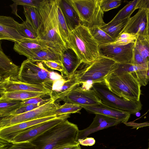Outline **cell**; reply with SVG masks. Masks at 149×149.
I'll use <instances>...</instances> for the list:
<instances>
[{
	"label": "cell",
	"instance_id": "cell-1",
	"mask_svg": "<svg viewBox=\"0 0 149 149\" xmlns=\"http://www.w3.org/2000/svg\"><path fill=\"white\" fill-rule=\"evenodd\" d=\"M60 0H42L38 8L41 24L38 32L39 43L61 54L67 48L60 34L58 8Z\"/></svg>",
	"mask_w": 149,
	"mask_h": 149
},
{
	"label": "cell",
	"instance_id": "cell-2",
	"mask_svg": "<svg viewBox=\"0 0 149 149\" xmlns=\"http://www.w3.org/2000/svg\"><path fill=\"white\" fill-rule=\"evenodd\" d=\"M79 130L76 124L67 120L48 129L31 142L37 149H61L79 143L77 141Z\"/></svg>",
	"mask_w": 149,
	"mask_h": 149
},
{
	"label": "cell",
	"instance_id": "cell-3",
	"mask_svg": "<svg viewBox=\"0 0 149 149\" xmlns=\"http://www.w3.org/2000/svg\"><path fill=\"white\" fill-rule=\"evenodd\" d=\"M66 45L74 50L82 63H89L100 56L99 45L89 29L81 24L70 32Z\"/></svg>",
	"mask_w": 149,
	"mask_h": 149
},
{
	"label": "cell",
	"instance_id": "cell-4",
	"mask_svg": "<svg viewBox=\"0 0 149 149\" xmlns=\"http://www.w3.org/2000/svg\"><path fill=\"white\" fill-rule=\"evenodd\" d=\"M44 65L41 61H24L20 68L18 80L26 84L43 85L52 91L54 82L64 76L48 70Z\"/></svg>",
	"mask_w": 149,
	"mask_h": 149
},
{
	"label": "cell",
	"instance_id": "cell-5",
	"mask_svg": "<svg viewBox=\"0 0 149 149\" xmlns=\"http://www.w3.org/2000/svg\"><path fill=\"white\" fill-rule=\"evenodd\" d=\"M109 89L119 97L130 101L140 100L141 86L135 73L112 72L104 79Z\"/></svg>",
	"mask_w": 149,
	"mask_h": 149
},
{
	"label": "cell",
	"instance_id": "cell-6",
	"mask_svg": "<svg viewBox=\"0 0 149 149\" xmlns=\"http://www.w3.org/2000/svg\"><path fill=\"white\" fill-rule=\"evenodd\" d=\"M117 63L100 55L89 63H82L81 67L74 74L80 84L88 81H91L93 83L103 82L108 75L114 71Z\"/></svg>",
	"mask_w": 149,
	"mask_h": 149
},
{
	"label": "cell",
	"instance_id": "cell-7",
	"mask_svg": "<svg viewBox=\"0 0 149 149\" xmlns=\"http://www.w3.org/2000/svg\"><path fill=\"white\" fill-rule=\"evenodd\" d=\"M79 17L81 25L90 29L101 27L106 23L104 12L100 7L101 0H70Z\"/></svg>",
	"mask_w": 149,
	"mask_h": 149
},
{
	"label": "cell",
	"instance_id": "cell-8",
	"mask_svg": "<svg viewBox=\"0 0 149 149\" xmlns=\"http://www.w3.org/2000/svg\"><path fill=\"white\" fill-rule=\"evenodd\" d=\"M92 88L102 103L108 106L135 114L142 109L140 100L130 101L120 97L112 92L104 82L93 83Z\"/></svg>",
	"mask_w": 149,
	"mask_h": 149
},
{
	"label": "cell",
	"instance_id": "cell-9",
	"mask_svg": "<svg viewBox=\"0 0 149 149\" xmlns=\"http://www.w3.org/2000/svg\"><path fill=\"white\" fill-rule=\"evenodd\" d=\"M60 106L52 98L48 102L34 110L20 114L0 118V129L21 123L55 115L54 112Z\"/></svg>",
	"mask_w": 149,
	"mask_h": 149
},
{
	"label": "cell",
	"instance_id": "cell-10",
	"mask_svg": "<svg viewBox=\"0 0 149 149\" xmlns=\"http://www.w3.org/2000/svg\"><path fill=\"white\" fill-rule=\"evenodd\" d=\"M77 104L82 107L97 106L102 103L93 89H84L78 86L72 89L63 97L57 100Z\"/></svg>",
	"mask_w": 149,
	"mask_h": 149
},
{
	"label": "cell",
	"instance_id": "cell-11",
	"mask_svg": "<svg viewBox=\"0 0 149 149\" xmlns=\"http://www.w3.org/2000/svg\"><path fill=\"white\" fill-rule=\"evenodd\" d=\"M134 43L125 45H116L109 44L99 45L100 55L111 59L117 63H131Z\"/></svg>",
	"mask_w": 149,
	"mask_h": 149
},
{
	"label": "cell",
	"instance_id": "cell-12",
	"mask_svg": "<svg viewBox=\"0 0 149 149\" xmlns=\"http://www.w3.org/2000/svg\"><path fill=\"white\" fill-rule=\"evenodd\" d=\"M70 114L61 115L55 119L36 125L16 136L14 138L12 143L31 142L48 129L67 120L70 117Z\"/></svg>",
	"mask_w": 149,
	"mask_h": 149
},
{
	"label": "cell",
	"instance_id": "cell-13",
	"mask_svg": "<svg viewBox=\"0 0 149 149\" xmlns=\"http://www.w3.org/2000/svg\"><path fill=\"white\" fill-rule=\"evenodd\" d=\"M59 116L55 115L34 119L0 129V138L12 143L14 138L19 134L36 125L55 119Z\"/></svg>",
	"mask_w": 149,
	"mask_h": 149
},
{
	"label": "cell",
	"instance_id": "cell-14",
	"mask_svg": "<svg viewBox=\"0 0 149 149\" xmlns=\"http://www.w3.org/2000/svg\"><path fill=\"white\" fill-rule=\"evenodd\" d=\"M148 10V9H139L135 15L130 18L120 34L124 33H127L136 37L147 35Z\"/></svg>",
	"mask_w": 149,
	"mask_h": 149
},
{
	"label": "cell",
	"instance_id": "cell-15",
	"mask_svg": "<svg viewBox=\"0 0 149 149\" xmlns=\"http://www.w3.org/2000/svg\"><path fill=\"white\" fill-rule=\"evenodd\" d=\"M121 123L118 120L102 114H96L91 124L88 127L79 130L77 141L84 139L93 133L115 126Z\"/></svg>",
	"mask_w": 149,
	"mask_h": 149
},
{
	"label": "cell",
	"instance_id": "cell-16",
	"mask_svg": "<svg viewBox=\"0 0 149 149\" xmlns=\"http://www.w3.org/2000/svg\"><path fill=\"white\" fill-rule=\"evenodd\" d=\"M17 91L43 93L48 94L50 96L52 92L45 86L26 84L19 80L8 79L0 81V94Z\"/></svg>",
	"mask_w": 149,
	"mask_h": 149
},
{
	"label": "cell",
	"instance_id": "cell-17",
	"mask_svg": "<svg viewBox=\"0 0 149 149\" xmlns=\"http://www.w3.org/2000/svg\"><path fill=\"white\" fill-rule=\"evenodd\" d=\"M18 23L11 17L1 15L0 40H7L15 42L25 39L18 31Z\"/></svg>",
	"mask_w": 149,
	"mask_h": 149
},
{
	"label": "cell",
	"instance_id": "cell-18",
	"mask_svg": "<svg viewBox=\"0 0 149 149\" xmlns=\"http://www.w3.org/2000/svg\"><path fill=\"white\" fill-rule=\"evenodd\" d=\"M83 108L91 113L100 114L114 118L124 124L127 122L131 114L128 112L108 106L102 102L97 106H86Z\"/></svg>",
	"mask_w": 149,
	"mask_h": 149
},
{
	"label": "cell",
	"instance_id": "cell-19",
	"mask_svg": "<svg viewBox=\"0 0 149 149\" xmlns=\"http://www.w3.org/2000/svg\"><path fill=\"white\" fill-rule=\"evenodd\" d=\"M20 68L14 64L0 48V81L6 79L18 80Z\"/></svg>",
	"mask_w": 149,
	"mask_h": 149
},
{
	"label": "cell",
	"instance_id": "cell-20",
	"mask_svg": "<svg viewBox=\"0 0 149 149\" xmlns=\"http://www.w3.org/2000/svg\"><path fill=\"white\" fill-rule=\"evenodd\" d=\"M61 61L65 76L68 77L73 74L82 64L74 50L68 47L61 54Z\"/></svg>",
	"mask_w": 149,
	"mask_h": 149
},
{
	"label": "cell",
	"instance_id": "cell-21",
	"mask_svg": "<svg viewBox=\"0 0 149 149\" xmlns=\"http://www.w3.org/2000/svg\"><path fill=\"white\" fill-rule=\"evenodd\" d=\"M59 6L70 32L81 24L79 17L70 0H60Z\"/></svg>",
	"mask_w": 149,
	"mask_h": 149
},
{
	"label": "cell",
	"instance_id": "cell-22",
	"mask_svg": "<svg viewBox=\"0 0 149 149\" xmlns=\"http://www.w3.org/2000/svg\"><path fill=\"white\" fill-rule=\"evenodd\" d=\"M48 48L40 44L37 39H25L15 42L14 50L19 54L26 56L27 59L31 56L37 50Z\"/></svg>",
	"mask_w": 149,
	"mask_h": 149
},
{
	"label": "cell",
	"instance_id": "cell-23",
	"mask_svg": "<svg viewBox=\"0 0 149 149\" xmlns=\"http://www.w3.org/2000/svg\"><path fill=\"white\" fill-rule=\"evenodd\" d=\"M80 84L74 74L67 77L61 82L58 87L52 90L50 97L55 102L65 96L74 88L79 86Z\"/></svg>",
	"mask_w": 149,
	"mask_h": 149
},
{
	"label": "cell",
	"instance_id": "cell-24",
	"mask_svg": "<svg viewBox=\"0 0 149 149\" xmlns=\"http://www.w3.org/2000/svg\"><path fill=\"white\" fill-rule=\"evenodd\" d=\"M0 95V102L9 100L24 101L32 98L39 97H43L49 95L43 93L24 91L6 92Z\"/></svg>",
	"mask_w": 149,
	"mask_h": 149
},
{
	"label": "cell",
	"instance_id": "cell-25",
	"mask_svg": "<svg viewBox=\"0 0 149 149\" xmlns=\"http://www.w3.org/2000/svg\"><path fill=\"white\" fill-rule=\"evenodd\" d=\"M61 54L48 48L39 49L27 59L33 62L52 61L57 62L62 66Z\"/></svg>",
	"mask_w": 149,
	"mask_h": 149
},
{
	"label": "cell",
	"instance_id": "cell-26",
	"mask_svg": "<svg viewBox=\"0 0 149 149\" xmlns=\"http://www.w3.org/2000/svg\"><path fill=\"white\" fill-rule=\"evenodd\" d=\"M130 18L114 22H110L100 29L113 39H116L120 34Z\"/></svg>",
	"mask_w": 149,
	"mask_h": 149
},
{
	"label": "cell",
	"instance_id": "cell-27",
	"mask_svg": "<svg viewBox=\"0 0 149 149\" xmlns=\"http://www.w3.org/2000/svg\"><path fill=\"white\" fill-rule=\"evenodd\" d=\"M23 8L26 21L32 26L38 33L41 24V18L38 8L26 6H23Z\"/></svg>",
	"mask_w": 149,
	"mask_h": 149
},
{
	"label": "cell",
	"instance_id": "cell-28",
	"mask_svg": "<svg viewBox=\"0 0 149 149\" xmlns=\"http://www.w3.org/2000/svg\"><path fill=\"white\" fill-rule=\"evenodd\" d=\"M134 46L149 68V36L146 35L137 37L134 42Z\"/></svg>",
	"mask_w": 149,
	"mask_h": 149
},
{
	"label": "cell",
	"instance_id": "cell-29",
	"mask_svg": "<svg viewBox=\"0 0 149 149\" xmlns=\"http://www.w3.org/2000/svg\"><path fill=\"white\" fill-rule=\"evenodd\" d=\"M22 101L9 100L0 102V117L2 118L10 116L21 107Z\"/></svg>",
	"mask_w": 149,
	"mask_h": 149
},
{
	"label": "cell",
	"instance_id": "cell-30",
	"mask_svg": "<svg viewBox=\"0 0 149 149\" xmlns=\"http://www.w3.org/2000/svg\"><path fill=\"white\" fill-rule=\"evenodd\" d=\"M88 29L92 36L99 45L113 42L116 40L102 30L100 27H96Z\"/></svg>",
	"mask_w": 149,
	"mask_h": 149
},
{
	"label": "cell",
	"instance_id": "cell-31",
	"mask_svg": "<svg viewBox=\"0 0 149 149\" xmlns=\"http://www.w3.org/2000/svg\"><path fill=\"white\" fill-rule=\"evenodd\" d=\"M139 0H134L128 3L117 13L110 22H113L130 18V16L136 10Z\"/></svg>",
	"mask_w": 149,
	"mask_h": 149
},
{
	"label": "cell",
	"instance_id": "cell-32",
	"mask_svg": "<svg viewBox=\"0 0 149 149\" xmlns=\"http://www.w3.org/2000/svg\"><path fill=\"white\" fill-rule=\"evenodd\" d=\"M17 28L20 35L25 39H37L38 35L37 31L26 21H23L21 24L18 23Z\"/></svg>",
	"mask_w": 149,
	"mask_h": 149
},
{
	"label": "cell",
	"instance_id": "cell-33",
	"mask_svg": "<svg viewBox=\"0 0 149 149\" xmlns=\"http://www.w3.org/2000/svg\"><path fill=\"white\" fill-rule=\"evenodd\" d=\"M83 107L80 106L70 103L65 102L54 112L55 114L58 116L64 114L79 113Z\"/></svg>",
	"mask_w": 149,
	"mask_h": 149
},
{
	"label": "cell",
	"instance_id": "cell-34",
	"mask_svg": "<svg viewBox=\"0 0 149 149\" xmlns=\"http://www.w3.org/2000/svg\"><path fill=\"white\" fill-rule=\"evenodd\" d=\"M58 17L59 32L62 38L66 45L70 32L61 10L59 6V4L58 8Z\"/></svg>",
	"mask_w": 149,
	"mask_h": 149
},
{
	"label": "cell",
	"instance_id": "cell-35",
	"mask_svg": "<svg viewBox=\"0 0 149 149\" xmlns=\"http://www.w3.org/2000/svg\"><path fill=\"white\" fill-rule=\"evenodd\" d=\"M146 68L141 65H133L130 64L117 63L116 68L113 72L116 74L127 72L136 73L138 71Z\"/></svg>",
	"mask_w": 149,
	"mask_h": 149
},
{
	"label": "cell",
	"instance_id": "cell-36",
	"mask_svg": "<svg viewBox=\"0 0 149 149\" xmlns=\"http://www.w3.org/2000/svg\"><path fill=\"white\" fill-rule=\"evenodd\" d=\"M137 37L129 33H123L117 38L115 42L109 44L116 45H125L134 43Z\"/></svg>",
	"mask_w": 149,
	"mask_h": 149
},
{
	"label": "cell",
	"instance_id": "cell-37",
	"mask_svg": "<svg viewBox=\"0 0 149 149\" xmlns=\"http://www.w3.org/2000/svg\"><path fill=\"white\" fill-rule=\"evenodd\" d=\"M52 99L50 97L49 99H46L45 101L37 104H29L22 107L13 112L9 116L17 115L34 110L48 102Z\"/></svg>",
	"mask_w": 149,
	"mask_h": 149
},
{
	"label": "cell",
	"instance_id": "cell-38",
	"mask_svg": "<svg viewBox=\"0 0 149 149\" xmlns=\"http://www.w3.org/2000/svg\"><path fill=\"white\" fill-rule=\"evenodd\" d=\"M120 0H101L100 7L104 12L118 7L121 5Z\"/></svg>",
	"mask_w": 149,
	"mask_h": 149
},
{
	"label": "cell",
	"instance_id": "cell-39",
	"mask_svg": "<svg viewBox=\"0 0 149 149\" xmlns=\"http://www.w3.org/2000/svg\"><path fill=\"white\" fill-rule=\"evenodd\" d=\"M131 64L133 65H141L148 68L145 61L134 46Z\"/></svg>",
	"mask_w": 149,
	"mask_h": 149
},
{
	"label": "cell",
	"instance_id": "cell-40",
	"mask_svg": "<svg viewBox=\"0 0 149 149\" xmlns=\"http://www.w3.org/2000/svg\"><path fill=\"white\" fill-rule=\"evenodd\" d=\"M16 6L22 5L39 8L41 0H12Z\"/></svg>",
	"mask_w": 149,
	"mask_h": 149
},
{
	"label": "cell",
	"instance_id": "cell-41",
	"mask_svg": "<svg viewBox=\"0 0 149 149\" xmlns=\"http://www.w3.org/2000/svg\"><path fill=\"white\" fill-rule=\"evenodd\" d=\"M42 62L49 68L51 70H58L61 73L62 76H65L63 67L60 64L55 61H44Z\"/></svg>",
	"mask_w": 149,
	"mask_h": 149
},
{
	"label": "cell",
	"instance_id": "cell-42",
	"mask_svg": "<svg viewBox=\"0 0 149 149\" xmlns=\"http://www.w3.org/2000/svg\"><path fill=\"white\" fill-rule=\"evenodd\" d=\"M8 149H37L31 142H22L12 144Z\"/></svg>",
	"mask_w": 149,
	"mask_h": 149
},
{
	"label": "cell",
	"instance_id": "cell-43",
	"mask_svg": "<svg viewBox=\"0 0 149 149\" xmlns=\"http://www.w3.org/2000/svg\"><path fill=\"white\" fill-rule=\"evenodd\" d=\"M43 97H39L32 98L22 101L21 107L31 104H35L45 101L46 99H44Z\"/></svg>",
	"mask_w": 149,
	"mask_h": 149
},
{
	"label": "cell",
	"instance_id": "cell-44",
	"mask_svg": "<svg viewBox=\"0 0 149 149\" xmlns=\"http://www.w3.org/2000/svg\"><path fill=\"white\" fill-rule=\"evenodd\" d=\"M78 142L82 146H91L95 144V141L93 138L86 137L84 139L79 140Z\"/></svg>",
	"mask_w": 149,
	"mask_h": 149
},
{
	"label": "cell",
	"instance_id": "cell-45",
	"mask_svg": "<svg viewBox=\"0 0 149 149\" xmlns=\"http://www.w3.org/2000/svg\"><path fill=\"white\" fill-rule=\"evenodd\" d=\"M137 8L149 10V0H139Z\"/></svg>",
	"mask_w": 149,
	"mask_h": 149
},
{
	"label": "cell",
	"instance_id": "cell-46",
	"mask_svg": "<svg viewBox=\"0 0 149 149\" xmlns=\"http://www.w3.org/2000/svg\"><path fill=\"white\" fill-rule=\"evenodd\" d=\"M13 143L0 138V149H8Z\"/></svg>",
	"mask_w": 149,
	"mask_h": 149
},
{
	"label": "cell",
	"instance_id": "cell-47",
	"mask_svg": "<svg viewBox=\"0 0 149 149\" xmlns=\"http://www.w3.org/2000/svg\"><path fill=\"white\" fill-rule=\"evenodd\" d=\"M61 149H81L79 143L74 145H70L65 146Z\"/></svg>",
	"mask_w": 149,
	"mask_h": 149
},
{
	"label": "cell",
	"instance_id": "cell-48",
	"mask_svg": "<svg viewBox=\"0 0 149 149\" xmlns=\"http://www.w3.org/2000/svg\"><path fill=\"white\" fill-rule=\"evenodd\" d=\"M10 7L12 9V13L15 15L17 17H19L20 18L22 19L17 14V6L15 4L13 3L12 4L10 5Z\"/></svg>",
	"mask_w": 149,
	"mask_h": 149
},
{
	"label": "cell",
	"instance_id": "cell-49",
	"mask_svg": "<svg viewBox=\"0 0 149 149\" xmlns=\"http://www.w3.org/2000/svg\"><path fill=\"white\" fill-rule=\"evenodd\" d=\"M146 31L147 35L149 36V10H148L147 13Z\"/></svg>",
	"mask_w": 149,
	"mask_h": 149
},
{
	"label": "cell",
	"instance_id": "cell-50",
	"mask_svg": "<svg viewBox=\"0 0 149 149\" xmlns=\"http://www.w3.org/2000/svg\"><path fill=\"white\" fill-rule=\"evenodd\" d=\"M147 76L148 79L149 81V68H148L147 69Z\"/></svg>",
	"mask_w": 149,
	"mask_h": 149
},
{
	"label": "cell",
	"instance_id": "cell-51",
	"mask_svg": "<svg viewBox=\"0 0 149 149\" xmlns=\"http://www.w3.org/2000/svg\"><path fill=\"white\" fill-rule=\"evenodd\" d=\"M136 115V116H140V113L139 112H137L135 114Z\"/></svg>",
	"mask_w": 149,
	"mask_h": 149
},
{
	"label": "cell",
	"instance_id": "cell-52",
	"mask_svg": "<svg viewBox=\"0 0 149 149\" xmlns=\"http://www.w3.org/2000/svg\"><path fill=\"white\" fill-rule=\"evenodd\" d=\"M147 149H149V148H147Z\"/></svg>",
	"mask_w": 149,
	"mask_h": 149
},
{
	"label": "cell",
	"instance_id": "cell-53",
	"mask_svg": "<svg viewBox=\"0 0 149 149\" xmlns=\"http://www.w3.org/2000/svg\"></svg>",
	"mask_w": 149,
	"mask_h": 149
}]
</instances>
